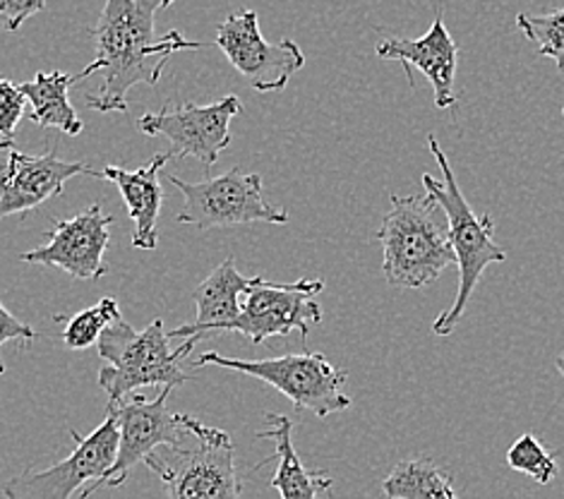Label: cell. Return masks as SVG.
Instances as JSON below:
<instances>
[{"mask_svg": "<svg viewBox=\"0 0 564 499\" xmlns=\"http://www.w3.org/2000/svg\"><path fill=\"white\" fill-rule=\"evenodd\" d=\"M6 154L0 164V221L12 214H24L42 207L46 199L63 195V187L79 173H94V169L79 161H65L56 152L24 154L12 142L0 144Z\"/></svg>", "mask_w": 564, "mask_h": 499, "instance_id": "obj_14", "label": "cell"}, {"mask_svg": "<svg viewBox=\"0 0 564 499\" xmlns=\"http://www.w3.org/2000/svg\"><path fill=\"white\" fill-rule=\"evenodd\" d=\"M34 339H36V332L30 325L20 322L3 303H0V350H3L8 341L30 344ZM3 372H6V366H3V356H0V375Z\"/></svg>", "mask_w": 564, "mask_h": 499, "instance_id": "obj_25", "label": "cell"}, {"mask_svg": "<svg viewBox=\"0 0 564 499\" xmlns=\"http://www.w3.org/2000/svg\"><path fill=\"white\" fill-rule=\"evenodd\" d=\"M517 26L531 44L539 46V56L555 61L564 70V8L545 15H517Z\"/></svg>", "mask_w": 564, "mask_h": 499, "instance_id": "obj_22", "label": "cell"}, {"mask_svg": "<svg viewBox=\"0 0 564 499\" xmlns=\"http://www.w3.org/2000/svg\"><path fill=\"white\" fill-rule=\"evenodd\" d=\"M113 217L91 205L73 219L56 221L48 231V242L22 252V262L63 269L73 279H101L109 272L104 254L111 242Z\"/></svg>", "mask_w": 564, "mask_h": 499, "instance_id": "obj_13", "label": "cell"}, {"mask_svg": "<svg viewBox=\"0 0 564 499\" xmlns=\"http://www.w3.org/2000/svg\"><path fill=\"white\" fill-rule=\"evenodd\" d=\"M378 58L382 61H397L406 67L409 83L413 87V67L421 70L423 77L433 85L435 106L437 109H452L456 104L454 91V77H456V63H459V46L454 44L449 30L442 22V12L433 20V26L419 36V39H382L375 48Z\"/></svg>", "mask_w": 564, "mask_h": 499, "instance_id": "obj_15", "label": "cell"}, {"mask_svg": "<svg viewBox=\"0 0 564 499\" xmlns=\"http://www.w3.org/2000/svg\"><path fill=\"white\" fill-rule=\"evenodd\" d=\"M557 370L564 375V356H560V358H557Z\"/></svg>", "mask_w": 564, "mask_h": 499, "instance_id": "obj_27", "label": "cell"}, {"mask_svg": "<svg viewBox=\"0 0 564 499\" xmlns=\"http://www.w3.org/2000/svg\"><path fill=\"white\" fill-rule=\"evenodd\" d=\"M171 161L169 152H159L150 164L142 169L128 171L123 166H106L101 171L94 169V178L109 181L118 187L123 197L135 234H132V246L138 250H156L159 246V214L161 202H164V191H161L159 175Z\"/></svg>", "mask_w": 564, "mask_h": 499, "instance_id": "obj_17", "label": "cell"}, {"mask_svg": "<svg viewBox=\"0 0 564 499\" xmlns=\"http://www.w3.org/2000/svg\"><path fill=\"white\" fill-rule=\"evenodd\" d=\"M173 0H106L91 30L97 56L77 73L87 79L104 73L101 87L87 91V106L97 113H126L128 91L138 85H159L166 63L178 51H199L209 44L191 42L181 32L156 36V15Z\"/></svg>", "mask_w": 564, "mask_h": 499, "instance_id": "obj_1", "label": "cell"}, {"mask_svg": "<svg viewBox=\"0 0 564 499\" xmlns=\"http://www.w3.org/2000/svg\"><path fill=\"white\" fill-rule=\"evenodd\" d=\"M562 116H564V106H562Z\"/></svg>", "mask_w": 564, "mask_h": 499, "instance_id": "obj_28", "label": "cell"}, {"mask_svg": "<svg viewBox=\"0 0 564 499\" xmlns=\"http://www.w3.org/2000/svg\"><path fill=\"white\" fill-rule=\"evenodd\" d=\"M183 437L144 458L166 485L169 499H240L236 442L219 427L178 413Z\"/></svg>", "mask_w": 564, "mask_h": 499, "instance_id": "obj_4", "label": "cell"}, {"mask_svg": "<svg viewBox=\"0 0 564 499\" xmlns=\"http://www.w3.org/2000/svg\"><path fill=\"white\" fill-rule=\"evenodd\" d=\"M437 202L425 195H392L378 228L382 272L389 286L425 289L445 269L456 267L447 219L437 217Z\"/></svg>", "mask_w": 564, "mask_h": 499, "instance_id": "obj_2", "label": "cell"}, {"mask_svg": "<svg viewBox=\"0 0 564 499\" xmlns=\"http://www.w3.org/2000/svg\"><path fill=\"white\" fill-rule=\"evenodd\" d=\"M389 499H459L454 476L433 458H406L399 462L382 482Z\"/></svg>", "mask_w": 564, "mask_h": 499, "instance_id": "obj_20", "label": "cell"}, {"mask_svg": "<svg viewBox=\"0 0 564 499\" xmlns=\"http://www.w3.org/2000/svg\"><path fill=\"white\" fill-rule=\"evenodd\" d=\"M214 46L224 51L228 63L260 94L281 91L305 65L303 51L293 39H281L274 44L267 42L254 10H240L228 15L217 26Z\"/></svg>", "mask_w": 564, "mask_h": 499, "instance_id": "obj_11", "label": "cell"}, {"mask_svg": "<svg viewBox=\"0 0 564 499\" xmlns=\"http://www.w3.org/2000/svg\"><path fill=\"white\" fill-rule=\"evenodd\" d=\"M77 83V75L56 70L39 73L30 83L20 85V91L30 104V118L39 128H56L70 138H77L85 130V123L68 99V89Z\"/></svg>", "mask_w": 564, "mask_h": 499, "instance_id": "obj_19", "label": "cell"}, {"mask_svg": "<svg viewBox=\"0 0 564 499\" xmlns=\"http://www.w3.org/2000/svg\"><path fill=\"white\" fill-rule=\"evenodd\" d=\"M116 317H120L118 303L113 299H101L97 305L83 310V313H77L65 322L61 341L68 350H87L97 346L99 336Z\"/></svg>", "mask_w": 564, "mask_h": 499, "instance_id": "obj_21", "label": "cell"}, {"mask_svg": "<svg viewBox=\"0 0 564 499\" xmlns=\"http://www.w3.org/2000/svg\"><path fill=\"white\" fill-rule=\"evenodd\" d=\"M169 334L164 322L154 319L150 327L135 332L123 315L116 317L104 329L97 341L101 360L109 362L99 370V387L109 397V406L123 401L138 387H181L193 377L183 372L181 360L193 354L197 346L193 339L176 350L169 346Z\"/></svg>", "mask_w": 564, "mask_h": 499, "instance_id": "obj_5", "label": "cell"}, {"mask_svg": "<svg viewBox=\"0 0 564 499\" xmlns=\"http://www.w3.org/2000/svg\"><path fill=\"white\" fill-rule=\"evenodd\" d=\"M427 147L435 154L437 166L445 173V178L437 181L430 173H425L423 187L437 202L442 214H445L447 236L456 254V267H459V291H456V299L452 307L445 310L433 325V332L437 336H449L464 317L466 305L471 301L486 267L505 262L507 252L495 242V221L490 214H476L466 202L459 183L454 178L449 159L442 152L435 134H427Z\"/></svg>", "mask_w": 564, "mask_h": 499, "instance_id": "obj_3", "label": "cell"}, {"mask_svg": "<svg viewBox=\"0 0 564 499\" xmlns=\"http://www.w3.org/2000/svg\"><path fill=\"white\" fill-rule=\"evenodd\" d=\"M240 113H243V104L228 94L207 106L166 104L156 113L140 116L138 128L152 138H166L171 142V159L193 156L209 169L231 144V120Z\"/></svg>", "mask_w": 564, "mask_h": 499, "instance_id": "obj_10", "label": "cell"}, {"mask_svg": "<svg viewBox=\"0 0 564 499\" xmlns=\"http://www.w3.org/2000/svg\"><path fill=\"white\" fill-rule=\"evenodd\" d=\"M267 430L258 433V440L274 442V458L279 462L270 485L281 499H319L332 490V476L327 470L305 468L299 452L293 447V421L289 415L267 413Z\"/></svg>", "mask_w": 564, "mask_h": 499, "instance_id": "obj_18", "label": "cell"}, {"mask_svg": "<svg viewBox=\"0 0 564 499\" xmlns=\"http://www.w3.org/2000/svg\"><path fill=\"white\" fill-rule=\"evenodd\" d=\"M171 391V387H161L154 399L138 394L109 406L118 425V452L104 478L79 495V499H89L99 488H120L128 480L130 470L144 464L147 456L183 437L178 413L169 411Z\"/></svg>", "mask_w": 564, "mask_h": 499, "instance_id": "obj_9", "label": "cell"}, {"mask_svg": "<svg viewBox=\"0 0 564 499\" xmlns=\"http://www.w3.org/2000/svg\"><path fill=\"white\" fill-rule=\"evenodd\" d=\"M166 181L183 193L178 224L195 226L197 231L246 224H289V211L264 199L260 173L231 169L199 183H185L178 175L166 173Z\"/></svg>", "mask_w": 564, "mask_h": 499, "instance_id": "obj_7", "label": "cell"}, {"mask_svg": "<svg viewBox=\"0 0 564 499\" xmlns=\"http://www.w3.org/2000/svg\"><path fill=\"white\" fill-rule=\"evenodd\" d=\"M46 8V0H0V18L6 20V26L10 32H18L36 12Z\"/></svg>", "mask_w": 564, "mask_h": 499, "instance_id": "obj_26", "label": "cell"}, {"mask_svg": "<svg viewBox=\"0 0 564 499\" xmlns=\"http://www.w3.org/2000/svg\"><path fill=\"white\" fill-rule=\"evenodd\" d=\"M325 291L319 279H301L295 283L262 281L243 295V307L236 322V332L243 334L254 346L264 344L270 336H286L293 329L307 334L322 322V307L313 301Z\"/></svg>", "mask_w": 564, "mask_h": 499, "instance_id": "obj_12", "label": "cell"}, {"mask_svg": "<svg viewBox=\"0 0 564 499\" xmlns=\"http://www.w3.org/2000/svg\"><path fill=\"white\" fill-rule=\"evenodd\" d=\"M68 433L75 440L70 456L44 470H22L20 476L3 485L6 499H73L85 482L91 488L104 478L118 452L116 417L111 413L106 415V421L87 437H79L75 430H68Z\"/></svg>", "mask_w": 564, "mask_h": 499, "instance_id": "obj_8", "label": "cell"}, {"mask_svg": "<svg viewBox=\"0 0 564 499\" xmlns=\"http://www.w3.org/2000/svg\"><path fill=\"white\" fill-rule=\"evenodd\" d=\"M24 106L26 99L20 91V85L0 77V144L12 142V138H15V130L24 116Z\"/></svg>", "mask_w": 564, "mask_h": 499, "instance_id": "obj_24", "label": "cell"}, {"mask_svg": "<svg viewBox=\"0 0 564 499\" xmlns=\"http://www.w3.org/2000/svg\"><path fill=\"white\" fill-rule=\"evenodd\" d=\"M197 366H217L250 375L254 380L272 384L286 399H291L295 406L311 411L317 417H329L332 413L351 409V397L344 391L348 372L332 366V360L317 354V350H305V354H289L264 360L228 358L221 354H214V350H207V354L197 358Z\"/></svg>", "mask_w": 564, "mask_h": 499, "instance_id": "obj_6", "label": "cell"}, {"mask_svg": "<svg viewBox=\"0 0 564 499\" xmlns=\"http://www.w3.org/2000/svg\"><path fill=\"white\" fill-rule=\"evenodd\" d=\"M262 281V276L240 274L234 258L224 260L195 291L197 317L193 325H183L166 332L169 339H193L195 344H199L214 334L236 332L240 307H243V295Z\"/></svg>", "mask_w": 564, "mask_h": 499, "instance_id": "obj_16", "label": "cell"}, {"mask_svg": "<svg viewBox=\"0 0 564 499\" xmlns=\"http://www.w3.org/2000/svg\"><path fill=\"white\" fill-rule=\"evenodd\" d=\"M507 466L519 474L531 476L539 485L553 482L557 476V456L543 447V442L533 435H521L507 452Z\"/></svg>", "mask_w": 564, "mask_h": 499, "instance_id": "obj_23", "label": "cell"}]
</instances>
